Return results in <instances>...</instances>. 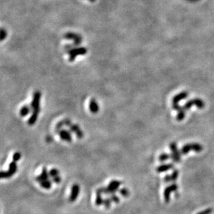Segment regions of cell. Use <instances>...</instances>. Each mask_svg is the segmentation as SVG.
Returning <instances> with one entry per match:
<instances>
[{
  "label": "cell",
  "mask_w": 214,
  "mask_h": 214,
  "mask_svg": "<svg viewBox=\"0 0 214 214\" xmlns=\"http://www.w3.org/2000/svg\"><path fill=\"white\" fill-rule=\"evenodd\" d=\"M40 99L41 92L39 90H36L33 95V99L31 104L32 113H40Z\"/></svg>",
  "instance_id": "6da1fadb"
},
{
  "label": "cell",
  "mask_w": 214,
  "mask_h": 214,
  "mask_svg": "<svg viewBox=\"0 0 214 214\" xmlns=\"http://www.w3.org/2000/svg\"><path fill=\"white\" fill-rule=\"evenodd\" d=\"M87 52H88V50L84 47H79V48H72V50H70L67 52L69 55V61H71V62L74 61L77 56L85 55V54H86Z\"/></svg>",
  "instance_id": "7a4b0ae2"
},
{
  "label": "cell",
  "mask_w": 214,
  "mask_h": 214,
  "mask_svg": "<svg viewBox=\"0 0 214 214\" xmlns=\"http://www.w3.org/2000/svg\"><path fill=\"white\" fill-rule=\"evenodd\" d=\"M17 170V165L16 162L13 161L9 164L8 170L7 171L1 172V179H8L11 177Z\"/></svg>",
  "instance_id": "3957f363"
},
{
  "label": "cell",
  "mask_w": 214,
  "mask_h": 214,
  "mask_svg": "<svg viewBox=\"0 0 214 214\" xmlns=\"http://www.w3.org/2000/svg\"><path fill=\"white\" fill-rule=\"evenodd\" d=\"M64 37L66 39L73 40L74 41L73 45L74 46H79V45L82 43V37H81L79 34L71 33V32H69V33L65 34Z\"/></svg>",
  "instance_id": "277c9868"
},
{
  "label": "cell",
  "mask_w": 214,
  "mask_h": 214,
  "mask_svg": "<svg viewBox=\"0 0 214 214\" xmlns=\"http://www.w3.org/2000/svg\"><path fill=\"white\" fill-rule=\"evenodd\" d=\"M80 193V186L78 184H74L72 187V190H71V194L69 200L70 202H74L76 200V199L79 197Z\"/></svg>",
  "instance_id": "5b68a950"
},
{
  "label": "cell",
  "mask_w": 214,
  "mask_h": 214,
  "mask_svg": "<svg viewBox=\"0 0 214 214\" xmlns=\"http://www.w3.org/2000/svg\"><path fill=\"white\" fill-rule=\"evenodd\" d=\"M58 135L60 138L65 142L71 143L72 141V136L69 130L62 129L58 131Z\"/></svg>",
  "instance_id": "8992f818"
},
{
  "label": "cell",
  "mask_w": 214,
  "mask_h": 214,
  "mask_svg": "<svg viewBox=\"0 0 214 214\" xmlns=\"http://www.w3.org/2000/svg\"><path fill=\"white\" fill-rule=\"evenodd\" d=\"M69 131L72 133H74L76 134L77 138H82L84 136V133L82 130L80 128L79 125L76 124H72L71 126L69 127Z\"/></svg>",
  "instance_id": "52a82bcc"
},
{
  "label": "cell",
  "mask_w": 214,
  "mask_h": 214,
  "mask_svg": "<svg viewBox=\"0 0 214 214\" xmlns=\"http://www.w3.org/2000/svg\"><path fill=\"white\" fill-rule=\"evenodd\" d=\"M49 172L47 171V168L46 167H44L42 168V171L41 175L35 177V181H38V183H40L42 181L47 180V179H49Z\"/></svg>",
  "instance_id": "ba28073f"
},
{
  "label": "cell",
  "mask_w": 214,
  "mask_h": 214,
  "mask_svg": "<svg viewBox=\"0 0 214 214\" xmlns=\"http://www.w3.org/2000/svg\"><path fill=\"white\" fill-rule=\"evenodd\" d=\"M121 182L118 180H112L108 185V188L112 191V194H115L117 191H119V188L121 186Z\"/></svg>",
  "instance_id": "9c48e42d"
},
{
  "label": "cell",
  "mask_w": 214,
  "mask_h": 214,
  "mask_svg": "<svg viewBox=\"0 0 214 214\" xmlns=\"http://www.w3.org/2000/svg\"><path fill=\"white\" fill-rule=\"evenodd\" d=\"M89 108H90V110L91 113L96 114L99 112V106L98 104V102L95 99H92L90 101V105H89Z\"/></svg>",
  "instance_id": "30bf717a"
},
{
  "label": "cell",
  "mask_w": 214,
  "mask_h": 214,
  "mask_svg": "<svg viewBox=\"0 0 214 214\" xmlns=\"http://www.w3.org/2000/svg\"><path fill=\"white\" fill-rule=\"evenodd\" d=\"M31 106H28V105H24L19 110V115L22 117H25V116L28 115V114L31 111Z\"/></svg>",
  "instance_id": "8fae6325"
},
{
  "label": "cell",
  "mask_w": 214,
  "mask_h": 214,
  "mask_svg": "<svg viewBox=\"0 0 214 214\" xmlns=\"http://www.w3.org/2000/svg\"><path fill=\"white\" fill-rule=\"evenodd\" d=\"M170 193H171V190H170L169 186L166 187L165 188L164 192V201L166 203H169L170 199Z\"/></svg>",
  "instance_id": "7c38bea8"
},
{
  "label": "cell",
  "mask_w": 214,
  "mask_h": 214,
  "mask_svg": "<svg viewBox=\"0 0 214 214\" xmlns=\"http://www.w3.org/2000/svg\"><path fill=\"white\" fill-rule=\"evenodd\" d=\"M38 115L39 113H32L31 115L30 116V117L28 120V124L32 126L37 121L38 117Z\"/></svg>",
  "instance_id": "4fadbf2b"
},
{
  "label": "cell",
  "mask_w": 214,
  "mask_h": 214,
  "mask_svg": "<svg viewBox=\"0 0 214 214\" xmlns=\"http://www.w3.org/2000/svg\"><path fill=\"white\" fill-rule=\"evenodd\" d=\"M97 193V197H96V201H95V204L98 206L102 205L103 204V199L102 197V193H100V192L96 191Z\"/></svg>",
  "instance_id": "5bb4252c"
},
{
  "label": "cell",
  "mask_w": 214,
  "mask_h": 214,
  "mask_svg": "<svg viewBox=\"0 0 214 214\" xmlns=\"http://www.w3.org/2000/svg\"><path fill=\"white\" fill-rule=\"evenodd\" d=\"M52 182H53L52 181L49 180V179H47V180L43 181L40 183V185L42 188H45V189H50L51 188Z\"/></svg>",
  "instance_id": "9a60e30c"
},
{
  "label": "cell",
  "mask_w": 214,
  "mask_h": 214,
  "mask_svg": "<svg viewBox=\"0 0 214 214\" xmlns=\"http://www.w3.org/2000/svg\"><path fill=\"white\" fill-rule=\"evenodd\" d=\"M173 166L171 164H168V165H162V166H159L158 168H157V171L158 173H162V172H165V171H167V170L171 169L173 168Z\"/></svg>",
  "instance_id": "2e32d148"
},
{
  "label": "cell",
  "mask_w": 214,
  "mask_h": 214,
  "mask_svg": "<svg viewBox=\"0 0 214 214\" xmlns=\"http://www.w3.org/2000/svg\"><path fill=\"white\" fill-rule=\"evenodd\" d=\"M112 202V201L110 199V197H106V198L103 199V205H104L105 208H107V209H109V208L111 207Z\"/></svg>",
  "instance_id": "e0dca14e"
},
{
  "label": "cell",
  "mask_w": 214,
  "mask_h": 214,
  "mask_svg": "<svg viewBox=\"0 0 214 214\" xmlns=\"http://www.w3.org/2000/svg\"><path fill=\"white\" fill-rule=\"evenodd\" d=\"M119 193L124 197H128L130 195L129 190L127 189L126 188H122L119 190Z\"/></svg>",
  "instance_id": "ac0fdd59"
},
{
  "label": "cell",
  "mask_w": 214,
  "mask_h": 214,
  "mask_svg": "<svg viewBox=\"0 0 214 214\" xmlns=\"http://www.w3.org/2000/svg\"><path fill=\"white\" fill-rule=\"evenodd\" d=\"M49 174L50 177H51L53 178V177H55L56 176L59 175V170L56 169V168H52V169L49 170Z\"/></svg>",
  "instance_id": "d6986e66"
},
{
  "label": "cell",
  "mask_w": 214,
  "mask_h": 214,
  "mask_svg": "<svg viewBox=\"0 0 214 214\" xmlns=\"http://www.w3.org/2000/svg\"><path fill=\"white\" fill-rule=\"evenodd\" d=\"M110 199H111L112 202L115 203V204H119V203L120 202V198H119V197L117 196V195H115V194L110 195Z\"/></svg>",
  "instance_id": "ffe728a7"
},
{
  "label": "cell",
  "mask_w": 214,
  "mask_h": 214,
  "mask_svg": "<svg viewBox=\"0 0 214 214\" xmlns=\"http://www.w3.org/2000/svg\"><path fill=\"white\" fill-rule=\"evenodd\" d=\"M21 159V153L19 152H16L14 153V155H13V161H15V162H17L19 159Z\"/></svg>",
  "instance_id": "44dd1931"
},
{
  "label": "cell",
  "mask_w": 214,
  "mask_h": 214,
  "mask_svg": "<svg viewBox=\"0 0 214 214\" xmlns=\"http://www.w3.org/2000/svg\"><path fill=\"white\" fill-rule=\"evenodd\" d=\"M212 212H213V208H206V209L204 210V211L199 212V213H197V214H211Z\"/></svg>",
  "instance_id": "7402d4cb"
},
{
  "label": "cell",
  "mask_w": 214,
  "mask_h": 214,
  "mask_svg": "<svg viewBox=\"0 0 214 214\" xmlns=\"http://www.w3.org/2000/svg\"><path fill=\"white\" fill-rule=\"evenodd\" d=\"M179 175V172L177 170H174L173 174L171 175V180L172 181H175L177 179Z\"/></svg>",
  "instance_id": "603a6c76"
},
{
  "label": "cell",
  "mask_w": 214,
  "mask_h": 214,
  "mask_svg": "<svg viewBox=\"0 0 214 214\" xmlns=\"http://www.w3.org/2000/svg\"><path fill=\"white\" fill-rule=\"evenodd\" d=\"M7 36V32L6 30H4L3 29H1V41H3V40L6 38Z\"/></svg>",
  "instance_id": "cb8c5ba5"
},
{
  "label": "cell",
  "mask_w": 214,
  "mask_h": 214,
  "mask_svg": "<svg viewBox=\"0 0 214 214\" xmlns=\"http://www.w3.org/2000/svg\"><path fill=\"white\" fill-rule=\"evenodd\" d=\"M169 188L170 190H171V192H176L178 190V186L175 184H171L170 186H169Z\"/></svg>",
  "instance_id": "d4e9b609"
},
{
  "label": "cell",
  "mask_w": 214,
  "mask_h": 214,
  "mask_svg": "<svg viewBox=\"0 0 214 214\" xmlns=\"http://www.w3.org/2000/svg\"><path fill=\"white\" fill-rule=\"evenodd\" d=\"M61 180H62L61 177H60L59 175H58V176H56V177H53V178H52V180L51 181H53V182L56 183V184H59V183L61 181Z\"/></svg>",
  "instance_id": "484cf974"
},
{
  "label": "cell",
  "mask_w": 214,
  "mask_h": 214,
  "mask_svg": "<svg viewBox=\"0 0 214 214\" xmlns=\"http://www.w3.org/2000/svg\"><path fill=\"white\" fill-rule=\"evenodd\" d=\"M168 159V155H161L160 157H159V161H166V160H167Z\"/></svg>",
  "instance_id": "4316f807"
},
{
  "label": "cell",
  "mask_w": 214,
  "mask_h": 214,
  "mask_svg": "<svg viewBox=\"0 0 214 214\" xmlns=\"http://www.w3.org/2000/svg\"><path fill=\"white\" fill-rule=\"evenodd\" d=\"M164 181L165 182H170V181H171V176L166 175L164 178Z\"/></svg>",
  "instance_id": "83f0119b"
},
{
  "label": "cell",
  "mask_w": 214,
  "mask_h": 214,
  "mask_svg": "<svg viewBox=\"0 0 214 214\" xmlns=\"http://www.w3.org/2000/svg\"><path fill=\"white\" fill-rule=\"evenodd\" d=\"M90 1H94V0H90Z\"/></svg>",
  "instance_id": "f1b7e54d"
}]
</instances>
